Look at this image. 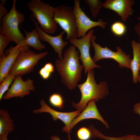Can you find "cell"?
Wrapping results in <instances>:
<instances>
[{
    "label": "cell",
    "instance_id": "cell-32",
    "mask_svg": "<svg viewBox=\"0 0 140 140\" xmlns=\"http://www.w3.org/2000/svg\"><path fill=\"white\" fill-rule=\"evenodd\" d=\"M136 17L137 19L139 21V22H140V17L136 16Z\"/></svg>",
    "mask_w": 140,
    "mask_h": 140
},
{
    "label": "cell",
    "instance_id": "cell-23",
    "mask_svg": "<svg viewBox=\"0 0 140 140\" xmlns=\"http://www.w3.org/2000/svg\"><path fill=\"white\" fill-rule=\"evenodd\" d=\"M112 32L116 36H120L123 35L126 31L125 25L122 22L117 21L114 22L111 27Z\"/></svg>",
    "mask_w": 140,
    "mask_h": 140
},
{
    "label": "cell",
    "instance_id": "cell-2",
    "mask_svg": "<svg viewBox=\"0 0 140 140\" xmlns=\"http://www.w3.org/2000/svg\"><path fill=\"white\" fill-rule=\"evenodd\" d=\"M77 87L81 93V99L78 103L73 101L71 103L72 106L81 112L91 100L94 99L97 102L104 98L109 93L106 81H101L98 84L96 83L93 69L88 72L86 81L82 83L78 84Z\"/></svg>",
    "mask_w": 140,
    "mask_h": 140
},
{
    "label": "cell",
    "instance_id": "cell-33",
    "mask_svg": "<svg viewBox=\"0 0 140 140\" xmlns=\"http://www.w3.org/2000/svg\"><path fill=\"white\" fill-rule=\"evenodd\" d=\"M138 81L139 82H140V75H139L138 78Z\"/></svg>",
    "mask_w": 140,
    "mask_h": 140
},
{
    "label": "cell",
    "instance_id": "cell-1",
    "mask_svg": "<svg viewBox=\"0 0 140 140\" xmlns=\"http://www.w3.org/2000/svg\"><path fill=\"white\" fill-rule=\"evenodd\" d=\"M79 53L72 45L65 50L63 59H57L55 68L60 75L62 82L70 90L74 89L82 76L84 68L79 61Z\"/></svg>",
    "mask_w": 140,
    "mask_h": 140
},
{
    "label": "cell",
    "instance_id": "cell-15",
    "mask_svg": "<svg viewBox=\"0 0 140 140\" xmlns=\"http://www.w3.org/2000/svg\"><path fill=\"white\" fill-rule=\"evenodd\" d=\"M23 50H24L19 46H11L0 58V83L9 74L17 57Z\"/></svg>",
    "mask_w": 140,
    "mask_h": 140
},
{
    "label": "cell",
    "instance_id": "cell-4",
    "mask_svg": "<svg viewBox=\"0 0 140 140\" xmlns=\"http://www.w3.org/2000/svg\"><path fill=\"white\" fill-rule=\"evenodd\" d=\"M27 5L41 29L48 34H54L57 28L54 19V7L40 0H31Z\"/></svg>",
    "mask_w": 140,
    "mask_h": 140
},
{
    "label": "cell",
    "instance_id": "cell-7",
    "mask_svg": "<svg viewBox=\"0 0 140 140\" xmlns=\"http://www.w3.org/2000/svg\"><path fill=\"white\" fill-rule=\"evenodd\" d=\"M96 37L94 34L90 39L91 45L94 50V55L92 59L95 63L103 59H112L118 63V66L120 68L125 67L131 69V63L132 59L130 58V55L127 54L118 46L116 47V52L111 50L106 46L102 47L96 43Z\"/></svg>",
    "mask_w": 140,
    "mask_h": 140
},
{
    "label": "cell",
    "instance_id": "cell-12",
    "mask_svg": "<svg viewBox=\"0 0 140 140\" xmlns=\"http://www.w3.org/2000/svg\"><path fill=\"white\" fill-rule=\"evenodd\" d=\"M31 20L35 24L40 40L48 43L53 48L55 52L58 53L59 59H63L62 50L68 44L67 41H64L62 39V36L65 32L63 30L57 36H51L41 29L38 26V23L36 21L33 17L32 18Z\"/></svg>",
    "mask_w": 140,
    "mask_h": 140
},
{
    "label": "cell",
    "instance_id": "cell-21",
    "mask_svg": "<svg viewBox=\"0 0 140 140\" xmlns=\"http://www.w3.org/2000/svg\"><path fill=\"white\" fill-rule=\"evenodd\" d=\"M16 76L9 73L0 82V100L3 98L5 93L8 90L9 87L12 82L14 81Z\"/></svg>",
    "mask_w": 140,
    "mask_h": 140
},
{
    "label": "cell",
    "instance_id": "cell-29",
    "mask_svg": "<svg viewBox=\"0 0 140 140\" xmlns=\"http://www.w3.org/2000/svg\"><path fill=\"white\" fill-rule=\"evenodd\" d=\"M134 30L139 37L140 43V22H139L135 26Z\"/></svg>",
    "mask_w": 140,
    "mask_h": 140
},
{
    "label": "cell",
    "instance_id": "cell-25",
    "mask_svg": "<svg viewBox=\"0 0 140 140\" xmlns=\"http://www.w3.org/2000/svg\"><path fill=\"white\" fill-rule=\"evenodd\" d=\"M77 136L79 140H89L92 138L90 129L85 127L80 128L77 132Z\"/></svg>",
    "mask_w": 140,
    "mask_h": 140
},
{
    "label": "cell",
    "instance_id": "cell-3",
    "mask_svg": "<svg viewBox=\"0 0 140 140\" xmlns=\"http://www.w3.org/2000/svg\"><path fill=\"white\" fill-rule=\"evenodd\" d=\"M16 0H13L11 9L1 20L0 33L10 38L24 50L29 49V46L25 43V37L20 31L19 25L25 20L24 15L16 8Z\"/></svg>",
    "mask_w": 140,
    "mask_h": 140
},
{
    "label": "cell",
    "instance_id": "cell-27",
    "mask_svg": "<svg viewBox=\"0 0 140 140\" xmlns=\"http://www.w3.org/2000/svg\"><path fill=\"white\" fill-rule=\"evenodd\" d=\"M6 1L5 0H1L0 3V22L2 17L9 13L8 11L4 6Z\"/></svg>",
    "mask_w": 140,
    "mask_h": 140
},
{
    "label": "cell",
    "instance_id": "cell-30",
    "mask_svg": "<svg viewBox=\"0 0 140 140\" xmlns=\"http://www.w3.org/2000/svg\"><path fill=\"white\" fill-rule=\"evenodd\" d=\"M50 140H61L60 137L56 135L52 136L50 138Z\"/></svg>",
    "mask_w": 140,
    "mask_h": 140
},
{
    "label": "cell",
    "instance_id": "cell-13",
    "mask_svg": "<svg viewBox=\"0 0 140 140\" xmlns=\"http://www.w3.org/2000/svg\"><path fill=\"white\" fill-rule=\"evenodd\" d=\"M135 3L134 0H107L103 3V7L115 11L125 22L134 12L132 6Z\"/></svg>",
    "mask_w": 140,
    "mask_h": 140
},
{
    "label": "cell",
    "instance_id": "cell-10",
    "mask_svg": "<svg viewBox=\"0 0 140 140\" xmlns=\"http://www.w3.org/2000/svg\"><path fill=\"white\" fill-rule=\"evenodd\" d=\"M89 119L97 120L102 123L106 128L108 129L109 127L108 122L103 118L99 112L95 101L92 100L88 102L86 108L80 115L72 120L68 127L64 126L62 127V131L68 134L69 140H71L70 133L74 126L82 121Z\"/></svg>",
    "mask_w": 140,
    "mask_h": 140
},
{
    "label": "cell",
    "instance_id": "cell-9",
    "mask_svg": "<svg viewBox=\"0 0 140 140\" xmlns=\"http://www.w3.org/2000/svg\"><path fill=\"white\" fill-rule=\"evenodd\" d=\"M80 3L79 0H74L73 8L78 28V38L85 37L87 32L94 27L99 26L104 29L107 24V23L102 19L97 22L91 20L81 8Z\"/></svg>",
    "mask_w": 140,
    "mask_h": 140
},
{
    "label": "cell",
    "instance_id": "cell-14",
    "mask_svg": "<svg viewBox=\"0 0 140 140\" xmlns=\"http://www.w3.org/2000/svg\"><path fill=\"white\" fill-rule=\"evenodd\" d=\"M40 108L37 109H33L32 112L35 114H39L42 113H47L52 116L54 121L58 119L61 120L65 124V127H68L72 120L81 113L79 110L75 111L63 112L55 110L51 108L46 103L44 100L41 99L40 102Z\"/></svg>",
    "mask_w": 140,
    "mask_h": 140
},
{
    "label": "cell",
    "instance_id": "cell-22",
    "mask_svg": "<svg viewBox=\"0 0 140 140\" xmlns=\"http://www.w3.org/2000/svg\"><path fill=\"white\" fill-rule=\"evenodd\" d=\"M49 102L53 107L62 110L64 107V101L61 95L54 93L51 95L49 98Z\"/></svg>",
    "mask_w": 140,
    "mask_h": 140
},
{
    "label": "cell",
    "instance_id": "cell-20",
    "mask_svg": "<svg viewBox=\"0 0 140 140\" xmlns=\"http://www.w3.org/2000/svg\"><path fill=\"white\" fill-rule=\"evenodd\" d=\"M84 2L89 6L92 17L96 18L103 7V3L99 0H86Z\"/></svg>",
    "mask_w": 140,
    "mask_h": 140
},
{
    "label": "cell",
    "instance_id": "cell-8",
    "mask_svg": "<svg viewBox=\"0 0 140 140\" xmlns=\"http://www.w3.org/2000/svg\"><path fill=\"white\" fill-rule=\"evenodd\" d=\"M94 30L92 28L90 30L86 36L80 38L72 39L69 42L74 45L79 50L80 55L79 59L83 64L84 67V73L95 68H100L101 66L95 63L92 58L90 53V50L91 45L90 39L93 34Z\"/></svg>",
    "mask_w": 140,
    "mask_h": 140
},
{
    "label": "cell",
    "instance_id": "cell-11",
    "mask_svg": "<svg viewBox=\"0 0 140 140\" xmlns=\"http://www.w3.org/2000/svg\"><path fill=\"white\" fill-rule=\"evenodd\" d=\"M33 82V80L29 78L23 81L21 75L16 76L11 86L3 96V99L7 100L14 97L23 98L29 95L30 91L35 90Z\"/></svg>",
    "mask_w": 140,
    "mask_h": 140
},
{
    "label": "cell",
    "instance_id": "cell-6",
    "mask_svg": "<svg viewBox=\"0 0 140 140\" xmlns=\"http://www.w3.org/2000/svg\"><path fill=\"white\" fill-rule=\"evenodd\" d=\"M54 19L66 33L67 40L78 38V28L73 8L63 5L55 7Z\"/></svg>",
    "mask_w": 140,
    "mask_h": 140
},
{
    "label": "cell",
    "instance_id": "cell-18",
    "mask_svg": "<svg viewBox=\"0 0 140 140\" xmlns=\"http://www.w3.org/2000/svg\"><path fill=\"white\" fill-rule=\"evenodd\" d=\"M88 128L90 131L92 138H97L104 140H140V136L129 134L119 137L107 136L103 134L92 124L90 125Z\"/></svg>",
    "mask_w": 140,
    "mask_h": 140
},
{
    "label": "cell",
    "instance_id": "cell-24",
    "mask_svg": "<svg viewBox=\"0 0 140 140\" xmlns=\"http://www.w3.org/2000/svg\"><path fill=\"white\" fill-rule=\"evenodd\" d=\"M54 66L51 63H46L40 70L39 73L44 80L48 79L54 71Z\"/></svg>",
    "mask_w": 140,
    "mask_h": 140
},
{
    "label": "cell",
    "instance_id": "cell-28",
    "mask_svg": "<svg viewBox=\"0 0 140 140\" xmlns=\"http://www.w3.org/2000/svg\"><path fill=\"white\" fill-rule=\"evenodd\" d=\"M133 111L135 114H138L140 116V102L135 104L133 106Z\"/></svg>",
    "mask_w": 140,
    "mask_h": 140
},
{
    "label": "cell",
    "instance_id": "cell-19",
    "mask_svg": "<svg viewBox=\"0 0 140 140\" xmlns=\"http://www.w3.org/2000/svg\"><path fill=\"white\" fill-rule=\"evenodd\" d=\"M22 29L26 36L25 40L26 45L39 50H41L45 48V45L40 41L36 28L34 29L30 32Z\"/></svg>",
    "mask_w": 140,
    "mask_h": 140
},
{
    "label": "cell",
    "instance_id": "cell-17",
    "mask_svg": "<svg viewBox=\"0 0 140 140\" xmlns=\"http://www.w3.org/2000/svg\"><path fill=\"white\" fill-rule=\"evenodd\" d=\"M14 120L11 118L8 111L0 109V136L9 134L13 131L15 126Z\"/></svg>",
    "mask_w": 140,
    "mask_h": 140
},
{
    "label": "cell",
    "instance_id": "cell-26",
    "mask_svg": "<svg viewBox=\"0 0 140 140\" xmlns=\"http://www.w3.org/2000/svg\"><path fill=\"white\" fill-rule=\"evenodd\" d=\"M12 40L7 36L0 34V58L4 54V51L10 42Z\"/></svg>",
    "mask_w": 140,
    "mask_h": 140
},
{
    "label": "cell",
    "instance_id": "cell-16",
    "mask_svg": "<svg viewBox=\"0 0 140 140\" xmlns=\"http://www.w3.org/2000/svg\"><path fill=\"white\" fill-rule=\"evenodd\" d=\"M131 46L133 58L131 63V69L132 71L133 82L136 83L138 81L140 71V43L132 40Z\"/></svg>",
    "mask_w": 140,
    "mask_h": 140
},
{
    "label": "cell",
    "instance_id": "cell-31",
    "mask_svg": "<svg viewBox=\"0 0 140 140\" xmlns=\"http://www.w3.org/2000/svg\"><path fill=\"white\" fill-rule=\"evenodd\" d=\"M9 134H6L0 136V140H8L7 136Z\"/></svg>",
    "mask_w": 140,
    "mask_h": 140
},
{
    "label": "cell",
    "instance_id": "cell-5",
    "mask_svg": "<svg viewBox=\"0 0 140 140\" xmlns=\"http://www.w3.org/2000/svg\"><path fill=\"white\" fill-rule=\"evenodd\" d=\"M47 52L37 53L29 49L21 51L17 57L9 73L22 76L32 72L39 61L46 56Z\"/></svg>",
    "mask_w": 140,
    "mask_h": 140
}]
</instances>
